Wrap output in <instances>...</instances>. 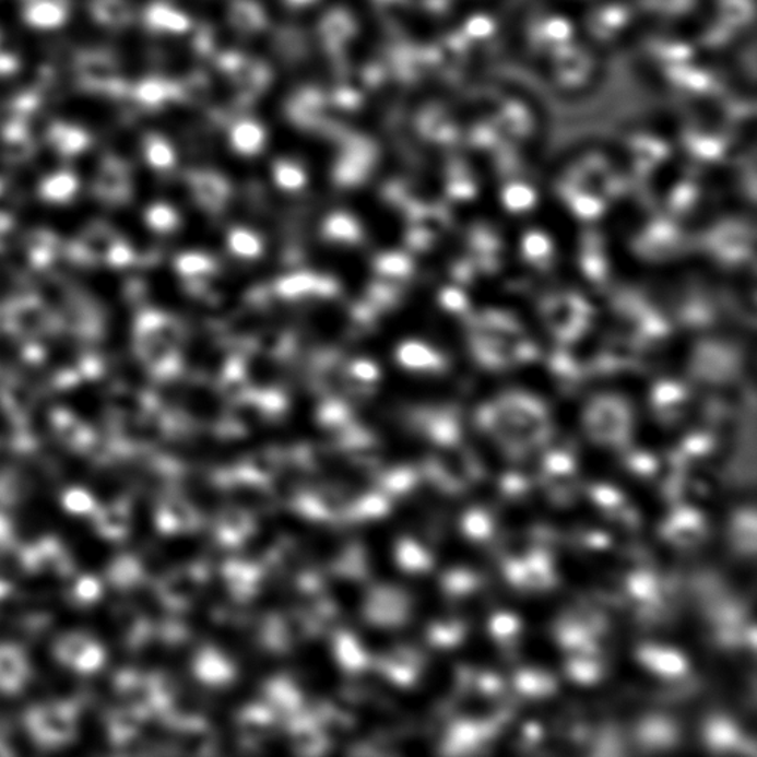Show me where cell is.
I'll use <instances>...</instances> for the list:
<instances>
[{
    "label": "cell",
    "instance_id": "obj_1",
    "mask_svg": "<svg viewBox=\"0 0 757 757\" xmlns=\"http://www.w3.org/2000/svg\"><path fill=\"white\" fill-rule=\"evenodd\" d=\"M362 613L364 620L378 629H399L412 618V598L395 584L379 583L369 588L364 595Z\"/></svg>",
    "mask_w": 757,
    "mask_h": 757
},
{
    "label": "cell",
    "instance_id": "obj_2",
    "mask_svg": "<svg viewBox=\"0 0 757 757\" xmlns=\"http://www.w3.org/2000/svg\"><path fill=\"white\" fill-rule=\"evenodd\" d=\"M209 570L203 563H191L167 571L158 584L163 604L174 613H184L202 595L209 581Z\"/></svg>",
    "mask_w": 757,
    "mask_h": 757
},
{
    "label": "cell",
    "instance_id": "obj_3",
    "mask_svg": "<svg viewBox=\"0 0 757 757\" xmlns=\"http://www.w3.org/2000/svg\"><path fill=\"white\" fill-rule=\"evenodd\" d=\"M288 506L307 521L336 522L346 520L350 500L334 485H312L296 490Z\"/></svg>",
    "mask_w": 757,
    "mask_h": 757
},
{
    "label": "cell",
    "instance_id": "obj_4",
    "mask_svg": "<svg viewBox=\"0 0 757 757\" xmlns=\"http://www.w3.org/2000/svg\"><path fill=\"white\" fill-rule=\"evenodd\" d=\"M35 677L36 666L31 652L11 639L0 641V697L23 696Z\"/></svg>",
    "mask_w": 757,
    "mask_h": 757
},
{
    "label": "cell",
    "instance_id": "obj_5",
    "mask_svg": "<svg viewBox=\"0 0 757 757\" xmlns=\"http://www.w3.org/2000/svg\"><path fill=\"white\" fill-rule=\"evenodd\" d=\"M389 684L400 688H410L419 682L425 671V655L416 648L395 646L374 659V666Z\"/></svg>",
    "mask_w": 757,
    "mask_h": 757
},
{
    "label": "cell",
    "instance_id": "obj_6",
    "mask_svg": "<svg viewBox=\"0 0 757 757\" xmlns=\"http://www.w3.org/2000/svg\"><path fill=\"white\" fill-rule=\"evenodd\" d=\"M267 570L258 558L234 556L225 560L223 579L236 601H249L261 591Z\"/></svg>",
    "mask_w": 757,
    "mask_h": 757
},
{
    "label": "cell",
    "instance_id": "obj_7",
    "mask_svg": "<svg viewBox=\"0 0 757 757\" xmlns=\"http://www.w3.org/2000/svg\"><path fill=\"white\" fill-rule=\"evenodd\" d=\"M191 672L204 687L227 688L237 677L236 664L221 648L203 646L192 657Z\"/></svg>",
    "mask_w": 757,
    "mask_h": 757
},
{
    "label": "cell",
    "instance_id": "obj_8",
    "mask_svg": "<svg viewBox=\"0 0 757 757\" xmlns=\"http://www.w3.org/2000/svg\"><path fill=\"white\" fill-rule=\"evenodd\" d=\"M280 717L265 701L249 702L237 712L238 737L245 746H259L274 737Z\"/></svg>",
    "mask_w": 757,
    "mask_h": 757
},
{
    "label": "cell",
    "instance_id": "obj_9",
    "mask_svg": "<svg viewBox=\"0 0 757 757\" xmlns=\"http://www.w3.org/2000/svg\"><path fill=\"white\" fill-rule=\"evenodd\" d=\"M213 533L220 545L240 547L252 541L258 533L257 517L243 506H227L217 512L213 521Z\"/></svg>",
    "mask_w": 757,
    "mask_h": 757
},
{
    "label": "cell",
    "instance_id": "obj_10",
    "mask_svg": "<svg viewBox=\"0 0 757 757\" xmlns=\"http://www.w3.org/2000/svg\"><path fill=\"white\" fill-rule=\"evenodd\" d=\"M287 743L300 756H319L328 752L330 737L312 713L303 712L287 719Z\"/></svg>",
    "mask_w": 757,
    "mask_h": 757
},
{
    "label": "cell",
    "instance_id": "obj_11",
    "mask_svg": "<svg viewBox=\"0 0 757 757\" xmlns=\"http://www.w3.org/2000/svg\"><path fill=\"white\" fill-rule=\"evenodd\" d=\"M499 731V722L484 721L476 722L472 719H460L451 723L447 731L442 753L446 755H470L476 748L483 746L485 742L496 737Z\"/></svg>",
    "mask_w": 757,
    "mask_h": 757
},
{
    "label": "cell",
    "instance_id": "obj_12",
    "mask_svg": "<svg viewBox=\"0 0 757 757\" xmlns=\"http://www.w3.org/2000/svg\"><path fill=\"white\" fill-rule=\"evenodd\" d=\"M157 525L167 535H190L202 527L200 510L187 497H166L158 508Z\"/></svg>",
    "mask_w": 757,
    "mask_h": 757
},
{
    "label": "cell",
    "instance_id": "obj_13",
    "mask_svg": "<svg viewBox=\"0 0 757 757\" xmlns=\"http://www.w3.org/2000/svg\"><path fill=\"white\" fill-rule=\"evenodd\" d=\"M332 654L339 669L346 675L357 676L374 666V655L367 651L354 631L339 629L332 639Z\"/></svg>",
    "mask_w": 757,
    "mask_h": 757
},
{
    "label": "cell",
    "instance_id": "obj_14",
    "mask_svg": "<svg viewBox=\"0 0 757 757\" xmlns=\"http://www.w3.org/2000/svg\"><path fill=\"white\" fill-rule=\"evenodd\" d=\"M555 638L559 646L572 655H595L600 650V637L586 625L577 612L559 618L555 626Z\"/></svg>",
    "mask_w": 757,
    "mask_h": 757
},
{
    "label": "cell",
    "instance_id": "obj_15",
    "mask_svg": "<svg viewBox=\"0 0 757 757\" xmlns=\"http://www.w3.org/2000/svg\"><path fill=\"white\" fill-rule=\"evenodd\" d=\"M263 701L274 710L279 717L286 719L295 717L305 709V696L303 689L292 676L277 675L270 677L262 688Z\"/></svg>",
    "mask_w": 757,
    "mask_h": 757
},
{
    "label": "cell",
    "instance_id": "obj_16",
    "mask_svg": "<svg viewBox=\"0 0 757 757\" xmlns=\"http://www.w3.org/2000/svg\"><path fill=\"white\" fill-rule=\"evenodd\" d=\"M639 663L655 675L675 679L689 671L688 660L673 648L660 646H642L638 648Z\"/></svg>",
    "mask_w": 757,
    "mask_h": 757
},
{
    "label": "cell",
    "instance_id": "obj_17",
    "mask_svg": "<svg viewBox=\"0 0 757 757\" xmlns=\"http://www.w3.org/2000/svg\"><path fill=\"white\" fill-rule=\"evenodd\" d=\"M370 559L362 543H346L330 563V572L342 580L362 583L370 577Z\"/></svg>",
    "mask_w": 757,
    "mask_h": 757
},
{
    "label": "cell",
    "instance_id": "obj_18",
    "mask_svg": "<svg viewBox=\"0 0 757 757\" xmlns=\"http://www.w3.org/2000/svg\"><path fill=\"white\" fill-rule=\"evenodd\" d=\"M177 752L181 755H211L216 747V735L203 718L175 726Z\"/></svg>",
    "mask_w": 757,
    "mask_h": 757
},
{
    "label": "cell",
    "instance_id": "obj_19",
    "mask_svg": "<svg viewBox=\"0 0 757 757\" xmlns=\"http://www.w3.org/2000/svg\"><path fill=\"white\" fill-rule=\"evenodd\" d=\"M707 746L714 753H747V742L737 723L725 717H714L705 726Z\"/></svg>",
    "mask_w": 757,
    "mask_h": 757
},
{
    "label": "cell",
    "instance_id": "obj_20",
    "mask_svg": "<svg viewBox=\"0 0 757 757\" xmlns=\"http://www.w3.org/2000/svg\"><path fill=\"white\" fill-rule=\"evenodd\" d=\"M78 81L87 92L107 91L111 86V62L94 51L81 54L76 60Z\"/></svg>",
    "mask_w": 757,
    "mask_h": 757
},
{
    "label": "cell",
    "instance_id": "obj_21",
    "mask_svg": "<svg viewBox=\"0 0 757 757\" xmlns=\"http://www.w3.org/2000/svg\"><path fill=\"white\" fill-rule=\"evenodd\" d=\"M639 746L647 750H666L675 746L679 731L675 722L664 717H648L637 728Z\"/></svg>",
    "mask_w": 757,
    "mask_h": 757
},
{
    "label": "cell",
    "instance_id": "obj_22",
    "mask_svg": "<svg viewBox=\"0 0 757 757\" xmlns=\"http://www.w3.org/2000/svg\"><path fill=\"white\" fill-rule=\"evenodd\" d=\"M397 567L407 575H425L434 568V556L413 537H400L394 546Z\"/></svg>",
    "mask_w": 757,
    "mask_h": 757
},
{
    "label": "cell",
    "instance_id": "obj_23",
    "mask_svg": "<svg viewBox=\"0 0 757 757\" xmlns=\"http://www.w3.org/2000/svg\"><path fill=\"white\" fill-rule=\"evenodd\" d=\"M69 16V0H28L24 19L33 27L56 28Z\"/></svg>",
    "mask_w": 757,
    "mask_h": 757
},
{
    "label": "cell",
    "instance_id": "obj_24",
    "mask_svg": "<svg viewBox=\"0 0 757 757\" xmlns=\"http://www.w3.org/2000/svg\"><path fill=\"white\" fill-rule=\"evenodd\" d=\"M392 509L391 497L378 490L364 493L363 496L350 501L346 520L348 521H378L389 516Z\"/></svg>",
    "mask_w": 757,
    "mask_h": 757
},
{
    "label": "cell",
    "instance_id": "obj_25",
    "mask_svg": "<svg viewBox=\"0 0 757 757\" xmlns=\"http://www.w3.org/2000/svg\"><path fill=\"white\" fill-rule=\"evenodd\" d=\"M627 592L643 605V612H652L663 601V584L651 571H635L627 577Z\"/></svg>",
    "mask_w": 757,
    "mask_h": 757
},
{
    "label": "cell",
    "instance_id": "obj_26",
    "mask_svg": "<svg viewBox=\"0 0 757 757\" xmlns=\"http://www.w3.org/2000/svg\"><path fill=\"white\" fill-rule=\"evenodd\" d=\"M421 483V472L412 466H395L392 470L380 472L378 475V488L385 495L391 497L407 496Z\"/></svg>",
    "mask_w": 757,
    "mask_h": 757
},
{
    "label": "cell",
    "instance_id": "obj_27",
    "mask_svg": "<svg viewBox=\"0 0 757 757\" xmlns=\"http://www.w3.org/2000/svg\"><path fill=\"white\" fill-rule=\"evenodd\" d=\"M756 512L742 509L732 517L730 537L731 545L740 554L753 555L756 552Z\"/></svg>",
    "mask_w": 757,
    "mask_h": 757
},
{
    "label": "cell",
    "instance_id": "obj_28",
    "mask_svg": "<svg viewBox=\"0 0 757 757\" xmlns=\"http://www.w3.org/2000/svg\"><path fill=\"white\" fill-rule=\"evenodd\" d=\"M513 685L522 696L533 698L549 697L558 689L555 677L537 669H522L513 677Z\"/></svg>",
    "mask_w": 757,
    "mask_h": 757
},
{
    "label": "cell",
    "instance_id": "obj_29",
    "mask_svg": "<svg viewBox=\"0 0 757 757\" xmlns=\"http://www.w3.org/2000/svg\"><path fill=\"white\" fill-rule=\"evenodd\" d=\"M466 627L456 618H445V620H434L426 630V638L430 646L435 648H453L465 639Z\"/></svg>",
    "mask_w": 757,
    "mask_h": 757
},
{
    "label": "cell",
    "instance_id": "obj_30",
    "mask_svg": "<svg viewBox=\"0 0 757 757\" xmlns=\"http://www.w3.org/2000/svg\"><path fill=\"white\" fill-rule=\"evenodd\" d=\"M480 577L466 568H453L441 577L442 591L454 598L471 595L480 588Z\"/></svg>",
    "mask_w": 757,
    "mask_h": 757
},
{
    "label": "cell",
    "instance_id": "obj_31",
    "mask_svg": "<svg viewBox=\"0 0 757 757\" xmlns=\"http://www.w3.org/2000/svg\"><path fill=\"white\" fill-rule=\"evenodd\" d=\"M566 672L581 685L596 684L604 676V667L592 655H572L567 662Z\"/></svg>",
    "mask_w": 757,
    "mask_h": 757
},
{
    "label": "cell",
    "instance_id": "obj_32",
    "mask_svg": "<svg viewBox=\"0 0 757 757\" xmlns=\"http://www.w3.org/2000/svg\"><path fill=\"white\" fill-rule=\"evenodd\" d=\"M462 530L472 541H487L493 534V521L483 509L468 510L462 520Z\"/></svg>",
    "mask_w": 757,
    "mask_h": 757
},
{
    "label": "cell",
    "instance_id": "obj_33",
    "mask_svg": "<svg viewBox=\"0 0 757 757\" xmlns=\"http://www.w3.org/2000/svg\"><path fill=\"white\" fill-rule=\"evenodd\" d=\"M92 19L104 26H117L123 23L125 10L120 0H91Z\"/></svg>",
    "mask_w": 757,
    "mask_h": 757
},
{
    "label": "cell",
    "instance_id": "obj_34",
    "mask_svg": "<svg viewBox=\"0 0 757 757\" xmlns=\"http://www.w3.org/2000/svg\"><path fill=\"white\" fill-rule=\"evenodd\" d=\"M705 527L676 525L672 522H664L662 533L669 542L676 546H693L705 537Z\"/></svg>",
    "mask_w": 757,
    "mask_h": 757
},
{
    "label": "cell",
    "instance_id": "obj_35",
    "mask_svg": "<svg viewBox=\"0 0 757 757\" xmlns=\"http://www.w3.org/2000/svg\"><path fill=\"white\" fill-rule=\"evenodd\" d=\"M521 620L512 613H497L492 617L490 629L492 637L497 641H510L521 631Z\"/></svg>",
    "mask_w": 757,
    "mask_h": 757
},
{
    "label": "cell",
    "instance_id": "obj_36",
    "mask_svg": "<svg viewBox=\"0 0 757 757\" xmlns=\"http://www.w3.org/2000/svg\"><path fill=\"white\" fill-rule=\"evenodd\" d=\"M589 493H591V497L595 500V504L604 509L617 510L625 504V496H623L622 492L617 490L616 487H612V485H592L591 492Z\"/></svg>",
    "mask_w": 757,
    "mask_h": 757
},
{
    "label": "cell",
    "instance_id": "obj_37",
    "mask_svg": "<svg viewBox=\"0 0 757 757\" xmlns=\"http://www.w3.org/2000/svg\"><path fill=\"white\" fill-rule=\"evenodd\" d=\"M229 246H232L233 252L240 255V257H257L261 252L259 238L252 233L241 232V229H237L229 236Z\"/></svg>",
    "mask_w": 757,
    "mask_h": 757
},
{
    "label": "cell",
    "instance_id": "obj_38",
    "mask_svg": "<svg viewBox=\"0 0 757 757\" xmlns=\"http://www.w3.org/2000/svg\"><path fill=\"white\" fill-rule=\"evenodd\" d=\"M328 234L336 240L353 241L358 237V227L346 215H336L329 221Z\"/></svg>",
    "mask_w": 757,
    "mask_h": 757
},
{
    "label": "cell",
    "instance_id": "obj_39",
    "mask_svg": "<svg viewBox=\"0 0 757 757\" xmlns=\"http://www.w3.org/2000/svg\"><path fill=\"white\" fill-rule=\"evenodd\" d=\"M546 474L559 478L575 474L576 463L571 456L566 453H552L545 460Z\"/></svg>",
    "mask_w": 757,
    "mask_h": 757
},
{
    "label": "cell",
    "instance_id": "obj_40",
    "mask_svg": "<svg viewBox=\"0 0 757 757\" xmlns=\"http://www.w3.org/2000/svg\"><path fill=\"white\" fill-rule=\"evenodd\" d=\"M275 179L284 190H298L304 186L305 175L300 173L298 167L283 165L275 170Z\"/></svg>",
    "mask_w": 757,
    "mask_h": 757
},
{
    "label": "cell",
    "instance_id": "obj_41",
    "mask_svg": "<svg viewBox=\"0 0 757 757\" xmlns=\"http://www.w3.org/2000/svg\"><path fill=\"white\" fill-rule=\"evenodd\" d=\"M505 576L510 584L516 586V588L527 589L529 571H527L524 559H509L505 564Z\"/></svg>",
    "mask_w": 757,
    "mask_h": 757
},
{
    "label": "cell",
    "instance_id": "obj_42",
    "mask_svg": "<svg viewBox=\"0 0 757 757\" xmlns=\"http://www.w3.org/2000/svg\"><path fill=\"white\" fill-rule=\"evenodd\" d=\"M669 522L676 525H687V527H705V518L697 509L694 508H682L675 509L672 517L669 518Z\"/></svg>",
    "mask_w": 757,
    "mask_h": 757
},
{
    "label": "cell",
    "instance_id": "obj_43",
    "mask_svg": "<svg viewBox=\"0 0 757 757\" xmlns=\"http://www.w3.org/2000/svg\"><path fill=\"white\" fill-rule=\"evenodd\" d=\"M501 490L508 496H521L529 490L530 483L520 474H506L501 478Z\"/></svg>",
    "mask_w": 757,
    "mask_h": 757
},
{
    "label": "cell",
    "instance_id": "obj_44",
    "mask_svg": "<svg viewBox=\"0 0 757 757\" xmlns=\"http://www.w3.org/2000/svg\"><path fill=\"white\" fill-rule=\"evenodd\" d=\"M629 466L635 474L642 476L654 475L657 470H659V463L650 454H637L629 460Z\"/></svg>",
    "mask_w": 757,
    "mask_h": 757
},
{
    "label": "cell",
    "instance_id": "obj_45",
    "mask_svg": "<svg viewBox=\"0 0 757 757\" xmlns=\"http://www.w3.org/2000/svg\"><path fill=\"white\" fill-rule=\"evenodd\" d=\"M476 687L485 696H495V694L504 689V682H501L499 676L493 675V673H483L476 681Z\"/></svg>",
    "mask_w": 757,
    "mask_h": 757
},
{
    "label": "cell",
    "instance_id": "obj_46",
    "mask_svg": "<svg viewBox=\"0 0 757 757\" xmlns=\"http://www.w3.org/2000/svg\"><path fill=\"white\" fill-rule=\"evenodd\" d=\"M153 216L154 224L163 229L174 227L175 223H177V215L166 208L157 209V211H154Z\"/></svg>",
    "mask_w": 757,
    "mask_h": 757
},
{
    "label": "cell",
    "instance_id": "obj_47",
    "mask_svg": "<svg viewBox=\"0 0 757 757\" xmlns=\"http://www.w3.org/2000/svg\"><path fill=\"white\" fill-rule=\"evenodd\" d=\"M208 261H204L202 257H186L179 261V270L182 273H199L203 268H206Z\"/></svg>",
    "mask_w": 757,
    "mask_h": 757
},
{
    "label": "cell",
    "instance_id": "obj_48",
    "mask_svg": "<svg viewBox=\"0 0 757 757\" xmlns=\"http://www.w3.org/2000/svg\"><path fill=\"white\" fill-rule=\"evenodd\" d=\"M710 441L705 438H693L689 439L687 446H685V451L689 454H705L710 450Z\"/></svg>",
    "mask_w": 757,
    "mask_h": 757
},
{
    "label": "cell",
    "instance_id": "obj_49",
    "mask_svg": "<svg viewBox=\"0 0 757 757\" xmlns=\"http://www.w3.org/2000/svg\"><path fill=\"white\" fill-rule=\"evenodd\" d=\"M586 543L592 547H606L610 545V537L604 533H592L588 535Z\"/></svg>",
    "mask_w": 757,
    "mask_h": 757
},
{
    "label": "cell",
    "instance_id": "obj_50",
    "mask_svg": "<svg viewBox=\"0 0 757 757\" xmlns=\"http://www.w3.org/2000/svg\"><path fill=\"white\" fill-rule=\"evenodd\" d=\"M524 735L525 738L529 740L530 743H535L539 742V740L542 738V728L541 725H537V723H529L524 728Z\"/></svg>",
    "mask_w": 757,
    "mask_h": 757
}]
</instances>
